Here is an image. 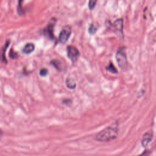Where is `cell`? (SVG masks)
<instances>
[{
  "label": "cell",
  "mask_w": 156,
  "mask_h": 156,
  "mask_svg": "<svg viewBox=\"0 0 156 156\" xmlns=\"http://www.w3.org/2000/svg\"><path fill=\"white\" fill-rule=\"evenodd\" d=\"M51 64L53 65L57 70H60V71L63 70V64L59 60H57V59L53 60L51 62Z\"/></svg>",
  "instance_id": "10"
},
{
  "label": "cell",
  "mask_w": 156,
  "mask_h": 156,
  "mask_svg": "<svg viewBox=\"0 0 156 156\" xmlns=\"http://www.w3.org/2000/svg\"><path fill=\"white\" fill-rule=\"evenodd\" d=\"M153 138V133L152 131H149L145 133L143 137L142 141H141V144L143 147H147L149 143L152 141Z\"/></svg>",
  "instance_id": "6"
},
{
  "label": "cell",
  "mask_w": 156,
  "mask_h": 156,
  "mask_svg": "<svg viewBox=\"0 0 156 156\" xmlns=\"http://www.w3.org/2000/svg\"><path fill=\"white\" fill-rule=\"evenodd\" d=\"M2 135H3V132L1 129H0V137H1Z\"/></svg>",
  "instance_id": "16"
},
{
  "label": "cell",
  "mask_w": 156,
  "mask_h": 156,
  "mask_svg": "<svg viewBox=\"0 0 156 156\" xmlns=\"http://www.w3.org/2000/svg\"><path fill=\"white\" fill-rule=\"evenodd\" d=\"M48 73V70H47L46 68H45L41 69L40 71V74L41 76H46Z\"/></svg>",
  "instance_id": "15"
},
{
  "label": "cell",
  "mask_w": 156,
  "mask_h": 156,
  "mask_svg": "<svg viewBox=\"0 0 156 156\" xmlns=\"http://www.w3.org/2000/svg\"><path fill=\"white\" fill-rule=\"evenodd\" d=\"M118 135H119L118 127L113 125L108 126L99 132L96 135L95 140L101 142H107L116 139Z\"/></svg>",
  "instance_id": "1"
},
{
  "label": "cell",
  "mask_w": 156,
  "mask_h": 156,
  "mask_svg": "<svg viewBox=\"0 0 156 156\" xmlns=\"http://www.w3.org/2000/svg\"><path fill=\"white\" fill-rule=\"evenodd\" d=\"M106 70H108V72H110V73H118V70L115 68V67L112 63H110L108 64V65L106 67Z\"/></svg>",
  "instance_id": "11"
},
{
  "label": "cell",
  "mask_w": 156,
  "mask_h": 156,
  "mask_svg": "<svg viewBox=\"0 0 156 156\" xmlns=\"http://www.w3.org/2000/svg\"><path fill=\"white\" fill-rule=\"evenodd\" d=\"M116 59L120 68L123 71H126L127 68V59L126 47L122 46L118 50L116 54Z\"/></svg>",
  "instance_id": "2"
},
{
  "label": "cell",
  "mask_w": 156,
  "mask_h": 156,
  "mask_svg": "<svg viewBox=\"0 0 156 156\" xmlns=\"http://www.w3.org/2000/svg\"><path fill=\"white\" fill-rule=\"evenodd\" d=\"M144 154H145V153H143V154H141V155H139V156H143V155H144Z\"/></svg>",
  "instance_id": "17"
},
{
  "label": "cell",
  "mask_w": 156,
  "mask_h": 156,
  "mask_svg": "<svg viewBox=\"0 0 156 156\" xmlns=\"http://www.w3.org/2000/svg\"><path fill=\"white\" fill-rule=\"evenodd\" d=\"M9 56H10L11 58H12V59H15V58H17L18 54H17V53H16V52L13 51V50H11V51H10V53H9Z\"/></svg>",
  "instance_id": "14"
},
{
  "label": "cell",
  "mask_w": 156,
  "mask_h": 156,
  "mask_svg": "<svg viewBox=\"0 0 156 156\" xmlns=\"http://www.w3.org/2000/svg\"><path fill=\"white\" fill-rule=\"evenodd\" d=\"M96 0H90V1L88 2V7L90 9H93L94 6H95L96 5Z\"/></svg>",
  "instance_id": "13"
},
{
  "label": "cell",
  "mask_w": 156,
  "mask_h": 156,
  "mask_svg": "<svg viewBox=\"0 0 156 156\" xmlns=\"http://www.w3.org/2000/svg\"><path fill=\"white\" fill-rule=\"evenodd\" d=\"M71 33H72V27L68 25L64 26L59 34V40L60 43L65 44L68 41Z\"/></svg>",
  "instance_id": "3"
},
{
  "label": "cell",
  "mask_w": 156,
  "mask_h": 156,
  "mask_svg": "<svg viewBox=\"0 0 156 156\" xmlns=\"http://www.w3.org/2000/svg\"><path fill=\"white\" fill-rule=\"evenodd\" d=\"M114 31L118 34L123 35V19H117L112 25Z\"/></svg>",
  "instance_id": "5"
},
{
  "label": "cell",
  "mask_w": 156,
  "mask_h": 156,
  "mask_svg": "<svg viewBox=\"0 0 156 156\" xmlns=\"http://www.w3.org/2000/svg\"><path fill=\"white\" fill-rule=\"evenodd\" d=\"M67 54L70 59L74 63L76 62L79 58V51L74 46L70 45L67 47Z\"/></svg>",
  "instance_id": "4"
},
{
  "label": "cell",
  "mask_w": 156,
  "mask_h": 156,
  "mask_svg": "<svg viewBox=\"0 0 156 156\" xmlns=\"http://www.w3.org/2000/svg\"><path fill=\"white\" fill-rule=\"evenodd\" d=\"M34 48L35 45L34 44L32 43H28L25 46L23 50V52L26 54H29L34 50Z\"/></svg>",
  "instance_id": "8"
},
{
  "label": "cell",
  "mask_w": 156,
  "mask_h": 156,
  "mask_svg": "<svg viewBox=\"0 0 156 156\" xmlns=\"http://www.w3.org/2000/svg\"><path fill=\"white\" fill-rule=\"evenodd\" d=\"M56 21V18H52L51 19V20L49 23V24L47 26L46 29L45 30L46 32L47 33V34L48 35V36L51 38V39H53L54 37L53 35V29H54V26L55 25V23Z\"/></svg>",
  "instance_id": "7"
},
{
  "label": "cell",
  "mask_w": 156,
  "mask_h": 156,
  "mask_svg": "<svg viewBox=\"0 0 156 156\" xmlns=\"http://www.w3.org/2000/svg\"><path fill=\"white\" fill-rule=\"evenodd\" d=\"M66 84H67V87L70 89H74L76 87V83L74 79L71 78H68L66 80Z\"/></svg>",
  "instance_id": "9"
},
{
  "label": "cell",
  "mask_w": 156,
  "mask_h": 156,
  "mask_svg": "<svg viewBox=\"0 0 156 156\" xmlns=\"http://www.w3.org/2000/svg\"><path fill=\"white\" fill-rule=\"evenodd\" d=\"M97 31L96 27L93 24H91L88 27V32L90 34H94Z\"/></svg>",
  "instance_id": "12"
}]
</instances>
